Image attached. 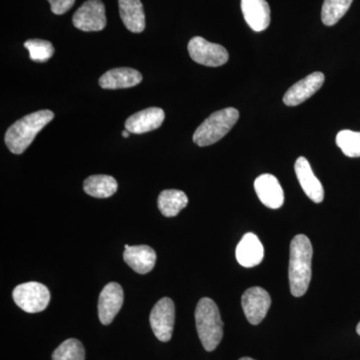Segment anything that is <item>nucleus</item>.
<instances>
[{
  "mask_svg": "<svg viewBox=\"0 0 360 360\" xmlns=\"http://www.w3.org/2000/svg\"><path fill=\"white\" fill-rule=\"evenodd\" d=\"M324 79L326 77L323 73L319 71L307 75L286 91L283 96V103L288 106L300 105L321 89Z\"/></svg>",
  "mask_w": 360,
  "mask_h": 360,
  "instance_id": "obj_11",
  "label": "nucleus"
},
{
  "mask_svg": "<svg viewBox=\"0 0 360 360\" xmlns=\"http://www.w3.org/2000/svg\"><path fill=\"white\" fill-rule=\"evenodd\" d=\"M117 181L110 175H91L84 180V191L92 198H110L117 191Z\"/></svg>",
  "mask_w": 360,
  "mask_h": 360,
  "instance_id": "obj_20",
  "label": "nucleus"
},
{
  "mask_svg": "<svg viewBox=\"0 0 360 360\" xmlns=\"http://www.w3.org/2000/svg\"><path fill=\"white\" fill-rule=\"evenodd\" d=\"M73 25L82 32H101L106 26L105 6L101 0H87L75 13Z\"/></svg>",
  "mask_w": 360,
  "mask_h": 360,
  "instance_id": "obj_7",
  "label": "nucleus"
},
{
  "mask_svg": "<svg viewBox=\"0 0 360 360\" xmlns=\"http://www.w3.org/2000/svg\"><path fill=\"white\" fill-rule=\"evenodd\" d=\"M124 295L120 284L110 283L104 286L99 295L98 317L104 326H108L122 309Z\"/></svg>",
  "mask_w": 360,
  "mask_h": 360,
  "instance_id": "obj_10",
  "label": "nucleus"
},
{
  "mask_svg": "<svg viewBox=\"0 0 360 360\" xmlns=\"http://www.w3.org/2000/svg\"><path fill=\"white\" fill-rule=\"evenodd\" d=\"M189 56L201 65L217 68L229 61V54L222 45L212 44L203 37H195L188 42Z\"/></svg>",
  "mask_w": 360,
  "mask_h": 360,
  "instance_id": "obj_6",
  "label": "nucleus"
},
{
  "mask_svg": "<svg viewBox=\"0 0 360 360\" xmlns=\"http://www.w3.org/2000/svg\"><path fill=\"white\" fill-rule=\"evenodd\" d=\"M120 14L123 25L134 33H141L146 28V14L141 0H118Z\"/></svg>",
  "mask_w": 360,
  "mask_h": 360,
  "instance_id": "obj_19",
  "label": "nucleus"
},
{
  "mask_svg": "<svg viewBox=\"0 0 360 360\" xmlns=\"http://www.w3.org/2000/svg\"><path fill=\"white\" fill-rule=\"evenodd\" d=\"M356 333H359V335H360V322L359 324H357V326H356Z\"/></svg>",
  "mask_w": 360,
  "mask_h": 360,
  "instance_id": "obj_28",
  "label": "nucleus"
},
{
  "mask_svg": "<svg viewBox=\"0 0 360 360\" xmlns=\"http://www.w3.org/2000/svg\"><path fill=\"white\" fill-rule=\"evenodd\" d=\"M51 4L52 13L56 15H63L75 6V0H47Z\"/></svg>",
  "mask_w": 360,
  "mask_h": 360,
  "instance_id": "obj_26",
  "label": "nucleus"
},
{
  "mask_svg": "<svg viewBox=\"0 0 360 360\" xmlns=\"http://www.w3.org/2000/svg\"><path fill=\"white\" fill-rule=\"evenodd\" d=\"M175 321L174 303L170 298H161L151 310V328L158 340L167 342L172 338Z\"/></svg>",
  "mask_w": 360,
  "mask_h": 360,
  "instance_id": "obj_8",
  "label": "nucleus"
},
{
  "mask_svg": "<svg viewBox=\"0 0 360 360\" xmlns=\"http://www.w3.org/2000/svg\"><path fill=\"white\" fill-rule=\"evenodd\" d=\"M158 208L165 217H174L188 205V198L181 191L167 189L158 196Z\"/></svg>",
  "mask_w": 360,
  "mask_h": 360,
  "instance_id": "obj_21",
  "label": "nucleus"
},
{
  "mask_svg": "<svg viewBox=\"0 0 360 360\" xmlns=\"http://www.w3.org/2000/svg\"><path fill=\"white\" fill-rule=\"evenodd\" d=\"M243 18L251 30L260 32L270 25V7L266 0H241Z\"/></svg>",
  "mask_w": 360,
  "mask_h": 360,
  "instance_id": "obj_16",
  "label": "nucleus"
},
{
  "mask_svg": "<svg viewBox=\"0 0 360 360\" xmlns=\"http://www.w3.org/2000/svg\"><path fill=\"white\" fill-rule=\"evenodd\" d=\"M123 259L139 274H146L155 267L156 253L148 245H135L125 248Z\"/></svg>",
  "mask_w": 360,
  "mask_h": 360,
  "instance_id": "obj_18",
  "label": "nucleus"
},
{
  "mask_svg": "<svg viewBox=\"0 0 360 360\" xmlns=\"http://www.w3.org/2000/svg\"><path fill=\"white\" fill-rule=\"evenodd\" d=\"M14 302L28 314L44 311L51 300L49 288L39 283L20 284L13 292Z\"/></svg>",
  "mask_w": 360,
  "mask_h": 360,
  "instance_id": "obj_5",
  "label": "nucleus"
},
{
  "mask_svg": "<svg viewBox=\"0 0 360 360\" xmlns=\"http://www.w3.org/2000/svg\"><path fill=\"white\" fill-rule=\"evenodd\" d=\"M25 47L30 51V58L37 63H45L52 58L54 47L51 42L42 39H30L25 42Z\"/></svg>",
  "mask_w": 360,
  "mask_h": 360,
  "instance_id": "obj_25",
  "label": "nucleus"
},
{
  "mask_svg": "<svg viewBox=\"0 0 360 360\" xmlns=\"http://www.w3.org/2000/svg\"><path fill=\"white\" fill-rule=\"evenodd\" d=\"M255 189L258 198L267 207L277 210L284 202V193L278 179L272 174H262L255 181Z\"/></svg>",
  "mask_w": 360,
  "mask_h": 360,
  "instance_id": "obj_12",
  "label": "nucleus"
},
{
  "mask_svg": "<svg viewBox=\"0 0 360 360\" xmlns=\"http://www.w3.org/2000/svg\"><path fill=\"white\" fill-rule=\"evenodd\" d=\"M238 118V110L233 108L215 111L194 132V143L201 148L217 143L231 131Z\"/></svg>",
  "mask_w": 360,
  "mask_h": 360,
  "instance_id": "obj_4",
  "label": "nucleus"
},
{
  "mask_svg": "<svg viewBox=\"0 0 360 360\" xmlns=\"http://www.w3.org/2000/svg\"><path fill=\"white\" fill-rule=\"evenodd\" d=\"M84 345L75 338L63 341L52 354V360H84Z\"/></svg>",
  "mask_w": 360,
  "mask_h": 360,
  "instance_id": "obj_23",
  "label": "nucleus"
},
{
  "mask_svg": "<svg viewBox=\"0 0 360 360\" xmlns=\"http://www.w3.org/2000/svg\"><path fill=\"white\" fill-rule=\"evenodd\" d=\"M354 0H324L321 11V20L324 25H336L345 15Z\"/></svg>",
  "mask_w": 360,
  "mask_h": 360,
  "instance_id": "obj_22",
  "label": "nucleus"
},
{
  "mask_svg": "<svg viewBox=\"0 0 360 360\" xmlns=\"http://www.w3.org/2000/svg\"><path fill=\"white\" fill-rule=\"evenodd\" d=\"M241 305L250 323L257 326L266 316L271 305V297L264 288L255 286L243 293Z\"/></svg>",
  "mask_w": 360,
  "mask_h": 360,
  "instance_id": "obj_9",
  "label": "nucleus"
},
{
  "mask_svg": "<svg viewBox=\"0 0 360 360\" xmlns=\"http://www.w3.org/2000/svg\"><path fill=\"white\" fill-rule=\"evenodd\" d=\"M314 250L309 238L304 234L295 236L290 243V285L295 297L304 295L311 281V260Z\"/></svg>",
  "mask_w": 360,
  "mask_h": 360,
  "instance_id": "obj_1",
  "label": "nucleus"
},
{
  "mask_svg": "<svg viewBox=\"0 0 360 360\" xmlns=\"http://www.w3.org/2000/svg\"><path fill=\"white\" fill-rule=\"evenodd\" d=\"M141 82V73L129 68H113L99 78V85L103 89H130Z\"/></svg>",
  "mask_w": 360,
  "mask_h": 360,
  "instance_id": "obj_17",
  "label": "nucleus"
},
{
  "mask_svg": "<svg viewBox=\"0 0 360 360\" xmlns=\"http://www.w3.org/2000/svg\"><path fill=\"white\" fill-rule=\"evenodd\" d=\"M165 111L160 108H149L129 116L125 122V129L130 134H142L160 129L165 122Z\"/></svg>",
  "mask_w": 360,
  "mask_h": 360,
  "instance_id": "obj_13",
  "label": "nucleus"
},
{
  "mask_svg": "<svg viewBox=\"0 0 360 360\" xmlns=\"http://www.w3.org/2000/svg\"><path fill=\"white\" fill-rule=\"evenodd\" d=\"M195 324L201 345L206 352H213L224 338V322L217 303L201 298L195 309Z\"/></svg>",
  "mask_w": 360,
  "mask_h": 360,
  "instance_id": "obj_3",
  "label": "nucleus"
},
{
  "mask_svg": "<svg viewBox=\"0 0 360 360\" xmlns=\"http://www.w3.org/2000/svg\"><path fill=\"white\" fill-rule=\"evenodd\" d=\"M239 360H255V359H250V357H243V359H240Z\"/></svg>",
  "mask_w": 360,
  "mask_h": 360,
  "instance_id": "obj_29",
  "label": "nucleus"
},
{
  "mask_svg": "<svg viewBox=\"0 0 360 360\" xmlns=\"http://www.w3.org/2000/svg\"><path fill=\"white\" fill-rule=\"evenodd\" d=\"M296 177L305 194L315 203H321L324 198V189L321 182L315 176L307 158H298L295 165Z\"/></svg>",
  "mask_w": 360,
  "mask_h": 360,
  "instance_id": "obj_14",
  "label": "nucleus"
},
{
  "mask_svg": "<svg viewBox=\"0 0 360 360\" xmlns=\"http://www.w3.org/2000/svg\"><path fill=\"white\" fill-rule=\"evenodd\" d=\"M53 118L54 113L49 110L37 111L20 118L7 129L4 137L7 148L14 155H22Z\"/></svg>",
  "mask_w": 360,
  "mask_h": 360,
  "instance_id": "obj_2",
  "label": "nucleus"
},
{
  "mask_svg": "<svg viewBox=\"0 0 360 360\" xmlns=\"http://www.w3.org/2000/svg\"><path fill=\"white\" fill-rule=\"evenodd\" d=\"M236 259L243 267L257 266L264 260V245L255 233H246L236 246Z\"/></svg>",
  "mask_w": 360,
  "mask_h": 360,
  "instance_id": "obj_15",
  "label": "nucleus"
},
{
  "mask_svg": "<svg viewBox=\"0 0 360 360\" xmlns=\"http://www.w3.org/2000/svg\"><path fill=\"white\" fill-rule=\"evenodd\" d=\"M336 144L348 158H360V131L341 130L336 135Z\"/></svg>",
  "mask_w": 360,
  "mask_h": 360,
  "instance_id": "obj_24",
  "label": "nucleus"
},
{
  "mask_svg": "<svg viewBox=\"0 0 360 360\" xmlns=\"http://www.w3.org/2000/svg\"><path fill=\"white\" fill-rule=\"evenodd\" d=\"M129 134H130V132L129 131V130H127V129L123 130L122 136L124 137V139H129Z\"/></svg>",
  "mask_w": 360,
  "mask_h": 360,
  "instance_id": "obj_27",
  "label": "nucleus"
}]
</instances>
